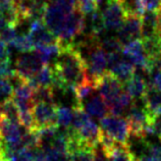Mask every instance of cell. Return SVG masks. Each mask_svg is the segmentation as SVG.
Segmentation results:
<instances>
[{"instance_id":"6da1fadb","label":"cell","mask_w":161,"mask_h":161,"mask_svg":"<svg viewBox=\"0 0 161 161\" xmlns=\"http://www.w3.org/2000/svg\"><path fill=\"white\" fill-rule=\"evenodd\" d=\"M61 52L53 63L54 88L75 94V87L89 78L87 64L75 42L61 45Z\"/></svg>"},{"instance_id":"7a4b0ae2","label":"cell","mask_w":161,"mask_h":161,"mask_svg":"<svg viewBox=\"0 0 161 161\" xmlns=\"http://www.w3.org/2000/svg\"><path fill=\"white\" fill-rule=\"evenodd\" d=\"M130 12H135L125 0H107L103 10L106 31H118Z\"/></svg>"},{"instance_id":"3957f363","label":"cell","mask_w":161,"mask_h":161,"mask_svg":"<svg viewBox=\"0 0 161 161\" xmlns=\"http://www.w3.org/2000/svg\"><path fill=\"white\" fill-rule=\"evenodd\" d=\"M85 30V15L79 10H75L63 22L57 33L55 34L59 44L73 43L75 39Z\"/></svg>"},{"instance_id":"277c9868","label":"cell","mask_w":161,"mask_h":161,"mask_svg":"<svg viewBox=\"0 0 161 161\" xmlns=\"http://www.w3.org/2000/svg\"><path fill=\"white\" fill-rule=\"evenodd\" d=\"M100 128L117 143L129 145L130 129L129 120L121 116L106 115L100 119Z\"/></svg>"},{"instance_id":"5b68a950","label":"cell","mask_w":161,"mask_h":161,"mask_svg":"<svg viewBox=\"0 0 161 161\" xmlns=\"http://www.w3.org/2000/svg\"><path fill=\"white\" fill-rule=\"evenodd\" d=\"M45 63L35 51L25 52L15 60V74L24 80H29L39 73Z\"/></svg>"},{"instance_id":"8992f818","label":"cell","mask_w":161,"mask_h":161,"mask_svg":"<svg viewBox=\"0 0 161 161\" xmlns=\"http://www.w3.org/2000/svg\"><path fill=\"white\" fill-rule=\"evenodd\" d=\"M124 83L110 71H106L97 83V90L106 102L107 106L115 101L124 90Z\"/></svg>"},{"instance_id":"52a82bcc","label":"cell","mask_w":161,"mask_h":161,"mask_svg":"<svg viewBox=\"0 0 161 161\" xmlns=\"http://www.w3.org/2000/svg\"><path fill=\"white\" fill-rule=\"evenodd\" d=\"M117 38L124 45L135 39H142V16L130 12L117 31Z\"/></svg>"},{"instance_id":"ba28073f","label":"cell","mask_w":161,"mask_h":161,"mask_svg":"<svg viewBox=\"0 0 161 161\" xmlns=\"http://www.w3.org/2000/svg\"><path fill=\"white\" fill-rule=\"evenodd\" d=\"M122 55L128 57L130 61L134 63L135 66L147 73L149 59L144 49L142 39H135L125 44L124 49H122Z\"/></svg>"},{"instance_id":"9c48e42d","label":"cell","mask_w":161,"mask_h":161,"mask_svg":"<svg viewBox=\"0 0 161 161\" xmlns=\"http://www.w3.org/2000/svg\"><path fill=\"white\" fill-rule=\"evenodd\" d=\"M29 35L36 46L49 45L58 42L56 36L46 26L43 19L31 20L29 26Z\"/></svg>"},{"instance_id":"30bf717a","label":"cell","mask_w":161,"mask_h":161,"mask_svg":"<svg viewBox=\"0 0 161 161\" xmlns=\"http://www.w3.org/2000/svg\"><path fill=\"white\" fill-rule=\"evenodd\" d=\"M33 115L38 129L57 125V105L51 103H37L33 107Z\"/></svg>"},{"instance_id":"8fae6325","label":"cell","mask_w":161,"mask_h":161,"mask_svg":"<svg viewBox=\"0 0 161 161\" xmlns=\"http://www.w3.org/2000/svg\"><path fill=\"white\" fill-rule=\"evenodd\" d=\"M75 134L77 139L79 140V142L82 145L97 149V147L100 144L102 130L94 120L90 119L79 130L75 132Z\"/></svg>"},{"instance_id":"7c38bea8","label":"cell","mask_w":161,"mask_h":161,"mask_svg":"<svg viewBox=\"0 0 161 161\" xmlns=\"http://www.w3.org/2000/svg\"><path fill=\"white\" fill-rule=\"evenodd\" d=\"M82 107L91 117L97 119L103 118L109 112L107 104L100 94H94L90 99L82 104Z\"/></svg>"},{"instance_id":"4fadbf2b","label":"cell","mask_w":161,"mask_h":161,"mask_svg":"<svg viewBox=\"0 0 161 161\" xmlns=\"http://www.w3.org/2000/svg\"><path fill=\"white\" fill-rule=\"evenodd\" d=\"M143 105L147 109V111L150 113L151 116H153L156 119H158L161 116V92L155 90L154 88L148 86L146 95L142 99Z\"/></svg>"},{"instance_id":"5bb4252c","label":"cell","mask_w":161,"mask_h":161,"mask_svg":"<svg viewBox=\"0 0 161 161\" xmlns=\"http://www.w3.org/2000/svg\"><path fill=\"white\" fill-rule=\"evenodd\" d=\"M33 89H38L40 87L45 88H53L54 89V71L53 67L49 64H44L41 70L35 77L26 80Z\"/></svg>"},{"instance_id":"9a60e30c","label":"cell","mask_w":161,"mask_h":161,"mask_svg":"<svg viewBox=\"0 0 161 161\" xmlns=\"http://www.w3.org/2000/svg\"><path fill=\"white\" fill-rule=\"evenodd\" d=\"M125 91L132 96L134 100H142L146 95L148 83H146L145 79L142 75L135 74L129 80L125 83Z\"/></svg>"},{"instance_id":"2e32d148","label":"cell","mask_w":161,"mask_h":161,"mask_svg":"<svg viewBox=\"0 0 161 161\" xmlns=\"http://www.w3.org/2000/svg\"><path fill=\"white\" fill-rule=\"evenodd\" d=\"M108 71H110L112 75H114L118 80H120L125 84L126 80H129L135 75L136 67L134 63L122 58L115 65H113L111 69H109Z\"/></svg>"},{"instance_id":"e0dca14e","label":"cell","mask_w":161,"mask_h":161,"mask_svg":"<svg viewBox=\"0 0 161 161\" xmlns=\"http://www.w3.org/2000/svg\"><path fill=\"white\" fill-rule=\"evenodd\" d=\"M38 55L40 56L45 64L52 60V59H57L59 54L61 52V46L60 44L56 42V43L49 44V45H42V46H36L35 50H34Z\"/></svg>"},{"instance_id":"ac0fdd59","label":"cell","mask_w":161,"mask_h":161,"mask_svg":"<svg viewBox=\"0 0 161 161\" xmlns=\"http://www.w3.org/2000/svg\"><path fill=\"white\" fill-rule=\"evenodd\" d=\"M96 149L92 147L79 145L69 152L70 161H94L96 158Z\"/></svg>"},{"instance_id":"d6986e66","label":"cell","mask_w":161,"mask_h":161,"mask_svg":"<svg viewBox=\"0 0 161 161\" xmlns=\"http://www.w3.org/2000/svg\"><path fill=\"white\" fill-rule=\"evenodd\" d=\"M136 158L137 157L132 152L129 145H124L119 143L108 156L109 161H135Z\"/></svg>"},{"instance_id":"ffe728a7","label":"cell","mask_w":161,"mask_h":161,"mask_svg":"<svg viewBox=\"0 0 161 161\" xmlns=\"http://www.w3.org/2000/svg\"><path fill=\"white\" fill-rule=\"evenodd\" d=\"M0 111L2 115L8 119L14 122H19V109L12 98L4 100L0 103Z\"/></svg>"},{"instance_id":"44dd1931","label":"cell","mask_w":161,"mask_h":161,"mask_svg":"<svg viewBox=\"0 0 161 161\" xmlns=\"http://www.w3.org/2000/svg\"><path fill=\"white\" fill-rule=\"evenodd\" d=\"M74 119V108L69 106H57V125L63 130L70 128Z\"/></svg>"},{"instance_id":"7402d4cb","label":"cell","mask_w":161,"mask_h":161,"mask_svg":"<svg viewBox=\"0 0 161 161\" xmlns=\"http://www.w3.org/2000/svg\"><path fill=\"white\" fill-rule=\"evenodd\" d=\"M11 47H14L18 51L25 53V52H31L35 50V44L30 37L29 34H24V35L16 36V38L9 44Z\"/></svg>"},{"instance_id":"603a6c76","label":"cell","mask_w":161,"mask_h":161,"mask_svg":"<svg viewBox=\"0 0 161 161\" xmlns=\"http://www.w3.org/2000/svg\"><path fill=\"white\" fill-rule=\"evenodd\" d=\"M33 102L34 105L37 103H55V95L53 88H45L40 87L35 90L33 96Z\"/></svg>"},{"instance_id":"cb8c5ba5","label":"cell","mask_w":161,"mask_h":161,"mask_svg":"<svg viewBox=\"0 0 161 161\" xmlns=\"http://www.w3.org/2000/svg\"><path fill=\"white\" fill-rule=\"evenodd\" d=\"M90 30H91L90 34L95 37H99L104 31H106L103 14L99 9L93 12L90 15Z\"/></svg>"},{"instance_id":"d4e9b609","label":"cell","mask_w":161,"mask_h":161,"mask_svg":"<svg viewBox=\"0 0 161 161\" xmlns=\"http://www.w3.org/2000/svg\"><path fill=\"white\" fill-rule=\"evenodd\" d=\"M100 45L107 53H122L124 44L117 37H107L100 40Z\"/></svg>"},{"instance_id":"484cf974","label":"cell","mask_w":161,"mask_h":161,"mask_svg":"<svg viewBox=\"0 0 161 161\" xmlns=\"http://www.w3.org/2000/svg\"><path fill=\"white\" fill-rule=\"evenodd\" d=\"M42 149L45 151L47 161H70L69 153H67V152L55 150L51 147H44Z\"/></svg>"},{"instance_id":"4316f807","label":"cell","mask_w":161,"mask_h":161,"mask_svg":"<svg viewBox=\"0 0 161 161\" xmlns=\"http://www.w3.org/2000/svg\"><path fill=\"white\" fill-rule=\"evenodd\" d=\"M14 86L10 84V80L0 78V103L4 100L10 99L14 96Z\"/></svg>"},{"instance_id":"83f0119b","label":"cell","mask_w":161,"mask_h":161,"mask_svg":"<svg viewBox=\"0 0 161 161\" xmlns=\"http://www.w3.org/2000/svg\"><path fill=\"white\" fill-rule=\"evenodd\" d=\"M101 1H82L79 2L78 8L84 15H91L93 12L99 9Z\"/></svg>"},{"instance_id":"f1b7e54d","label":"cell","mask_w":161,"mask_h":161,"mask_svg":"<svg viewBox=\"0 0 161 161\" xmlns=\"http://www.w3.org/2000/svg\"><path fill=\"white\" fill-rule=\"evenodd\" d=\"M0 38H1L6 44L9 45L16 38V27L10 25V26L5 28L3 31L0 32Z\"/></svg>"},{"instance_id":"f546056e","label":"cell","mask_w":161,"mask_h":161,"mask_svg":"<svg viewBox=\"0 0 161 161\" xmlns=\"http://www.w3.org/2000/svg\"><path fill=\"white\" fill-rule=\"evenodd\" d=\"M148 86L161 92V69H156L154 73L150 75V80L149 83H148Z\"/></svg>"},{"instance_id":"4dcf8cb0","label":"cell","mask_w":161,"mask_h":161,"mask_svg":"<svg viewBox=\"0 0 161 161\" xmlns=\"http://www.w3.org/2000/svg\"><path fill=\"white\" fill-rule=\"evenodd\" d=\"M133 9L136 14H138L139 15L143 16L146 14V2L145 0H133Z\"/></svg>"},{"instance_id":"1f68e13d","label":"cell","mask_w":161,"mask_h":161,"mask_svg":"<svg viewBox=\"0 0 161 161\" xmlns=\"http://www.w3.org/2000/svg\"><path fill=\"white\" fill-rule=\"evenodd\" d=\"M9 55H10V52H9V49L7 47V44L0 38V60L10 59Z\"/></svg>"},{"instance_id":"d6a6232c","label":"cell","mask_w":161,"mask_h":161,"mask_svg":"<svg viewBox=\"0 0 161 161\" xmlns=\"http://www.w3.org/2000/svg\"><path fill=\"white\" fill-rule=\"evenodd\" d=\"M147 11H159L161 7V0H145Z\"/></svg>"},{"instance_id":"836d02e7","label":"cell","mask_w":161,"mask_h":161,"mask_svg":"<svg viewBox=\"0 0 161 161\" xmlns=\"http://www.w3.org/2000/svg\"><path fill=\"white\" fill-rule=\"evenodd\" d=\"M34 161H47L45 151L41 147L34 149Z\"/></svg>"},{"instance_id":"e575fe53","label":"cell","mask_w":161,"mask_h":161,"mask_svg":"<svg viewBox=\"0 0 161 161\" xmlns=\"http://www.w3.org/2000/svg\"><path fill=\"white\" fill-rule=\"evenodd\" d=\"M8 26H10V25L8 24L7 19H5V16H4L2 14H0V32L3 31V30L5 28H7Z\"/></svg>"},{"instance_id":"d590c367","label":"cell","mask_w":161,"mask_h":161,"mask_svg":"<svg viewBox=\"0 0 161 161\" xmlns=\"http://www.w3.org/2000/svg\"><path fill=\"white\" fill-rule=\"evenodd\" d=\"M94 161H109L108 160V158L106 157V155H105L104 153H103V151L101 150L99 153H97L96 154V158H95V160Z\"/></svg>"},{"instance_id":"8d00e7d4","label":"cell","mask_w":161,"mask_h":161,"mask_svg":"<svg viewBox=\"0 0 161 161\" xmlns=\"http://www.w3.org/2000/svg\"><path fill=\"white\" fill-rule=\"evenodd\" d=\"M3 158V147H2V144L0 142V159Z\"/></svg>"},{"instance_id":"74e56055","label":"cell","mask_w":161,"mask_h":161,"mask_svg":"<svg viewBox=\"0 0 161 161\" xmlns=\"http://www.w3.org/2000/svg\"><path fill=\"white\" fill-rule=\"evenodd\" d=\"M82 1H101V0H79V2Z\"/></svg>"},{"instance_id":"f35d334b","label":"cell","mask_w":161,"mask_h":161,"mask_svg":"<svg viewBox=\"0 0 161 161\" xmlns=\"http://www.w3.org/2000/svg\"><path fill=\"white\" fill-rule=\"evenodd\" d=\"M158 12H159V14H161V7H160V9H159V11H158Z\"/></svg>"},{"instance_id":"ab89813d","label":"cell","mask_w":161,"mask_h":161,"mask_svg":"<svg viewBox=\"0 0 161 161\" xmlns=\"http://www.w3.org/2000/svg\"><path fill=\"white\" fill-rule=\"evenodd\" d=\"M0 161H7V160H4V159H0Z\"/></svg>"},{"instance_id":"60d3db41","label":"cell","mask_w":161,"mask_h":161,"mask_svg":"<svg viewBox=\"0 0 161 161\" xmlns=\"http://www.w3.org/2000/svg\"><path fill=\"white\" fill-rule=\"evenodd\" d=\"M0 11H1V4H0Z\"/></svg>"},{"instance_id":"b9f144b4","label":"cell","mask_w":161,"mask_h":161,"mask_svg":"<svg viewBox=\"0 0 161 161\" xmlns=\"http://www.w3.org/2000/svg\"><path fill=\"white\" fill-rule=\"evenodd\" d=\"M135 161H139V160H138V158H136V160H135Z\"/></svg>"},{"instance_id":"7bdbcfd3","label":"cell","mask_w":161,"mask_h":161,"mask_svg":"<svg viewBox=\"0 0 161 161\" xmlns=\"http://www.w3.org/2000/svg\"><path fill=\"white\" fill-rule=\"evenodd\" d=\"M14 1H15V2H16V1H18V0H14Z\"/></svg>"},{"instance_id":"ee69618b","label":"cell","mask_w":161,"mask_h":161,"mask_svg":"<svg viewBox=\"0 0 161 161\" xmlns=\"http://www.w3.org/2000/svg\"><path fill=\"white\" fill-rule=\"evenodd\" d=\"M125 1H128V0H125Z\"/></svg>"}]
</instances>
